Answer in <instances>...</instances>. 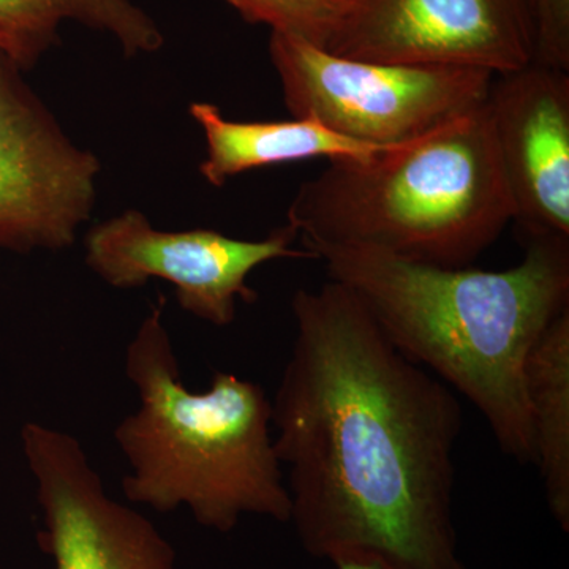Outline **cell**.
I'll return each instance as SVG.
<instances>
[{"instance_id":"cell-13","label":"cell","mask_w":569,"mask_h":569,"mask_svg":"<svg viewBox=\"0 0 569 569\" xmlns=\"http://www.w3.org/2000/svg\"><path fill=\"white\" fill-rule=\"evenodd\" d=\"M533 463L560 529L569 531V309L539 336L526 361Z\"/></svg>"},{"instance_id":"cell-11","label":"cell","mask_w":569,"mask_h":569,"mask_svg":"<svg viewBox=\"0 0 569 569\" xmlns=\"http://www.w3.org/2000/svg\"><path fill=\"white\" fill-rule=\"evenodd\" d=\"M189 112L204 134L206 157L200 173L213 187H223L236 176L258 168L317 157L362 160L387 149L350 140L313 119L231 121L216 104L208 102L190 104Z\"/></svg>"},{"instance_id":"cell-7","label":"cell","mask_w":569,"mask_h":569,"mask_svg":"<svg viewBox=\"0 0 569 569\" xmlns=\"http://www.w3.org/2000/svg\"><path fill=\"white\" fill-rule=\"evenodd\" d=\"M296 239L298 233L290 224L260 241L204 228L162 231L144 213L129 209L88 231L86 264L119 290L164 280L173 284L182 310L224 328L236 320L239 301H257V291L247 283L254 269L279 258H313L307 250L295 249Z\"/></svg>"},{"instance_id":"cell-6","label":"cell","mask_w":569,"mask_h":569,"mask_svg":"<svg viewBox=\"0 0 569 569\" xmlns=\"http://www.w3.org/2000/svg\"><path fill=\"white\" fill-rule=\"evenodd\" d=\"M0 54V249L58 252L91 220L102 164Z\"/></svg>"},{"instance_id":"cell-14","label":"cell","mask_w":569,"mask_h":569,"mask_svg":"<svg viewBox=\"0 0 569 569\" xmlns=\"http://www.w3.org/2000/svg\"><path fill=\"white\" fill-rule=\"evenodd\" d=\"M249 24L328 48L350 0H227Z\"/></svg>"},{"instance_id":"cell-1","label":"cell","mask_w":569,"mask_h":569,"mask_svg":"<svg viewBox=\"0 0 569 569\" xmlns=\"http://www.w3.org/2000/svg\"><path fill=\"white\" fill-rule=\"evenodd\" d=\"M272 406L290 522L307 553L380 569H468L455 523L458 395L400 353L346 284L291 299Z\"/></svg>"},{"instance_id":"cell-3","label":"cell","mask_w":569,"mask_h":569,"mask_svg":"<svg viewBox=\"0 0 569 569\" xmlns=\"http://www.w3.org/2000/svg\"><path fill=\"white\" fill-rule=\"evenodd\" d=\"M163 310L160 296L126 350L138 408L114 429L130 468L123 496L157 512L189 509L194 522L219 533L247 515L290 522L263 387L216 372L204 391L187 388Z\"/></svg>"},{"instance_id":"cell-10","label":"cell","mask_w":569,"mask_h":569,"mask_svg":"<svg viewBox=\"0 0 569 569\" xmlns=\"http://www.w3.org/2000/svg\"><path fill=\"white\" fill-rule=\"evenodd\" d=\"M512 220L527 239H569V73L531 62L488 97Z\"/></svg>"},{"instance_id":"cell-9","label":"cell","mask_w":569,"mask_h":569,"mask_svg":"<svg viewBox=\"0 0 569 569\" xmlns=\"http://www.w3.org/2000/svg\"><path fill=\"white\" fill-rule=\"evenodd\" d=\"M21 448L43 522L37 539L52 568L176 569L171 542L107 492L77 437L29 421Z\"/></svg>"},{"instance_id":"cell-15","label":"cell","mask_w":569,"mask_h":569,"mask_svg":"<svg viewBox=\"0 0 569 569\" xmlns=\"http://www.w3.org/2000/svg\"><path fill=\"white\" fill-rule=\"evenodd\" d=\"M533 62L569 73V0H527Z\"/></svg>"},{"instance_id":"cell-2","label":"cell","mask_w":569,"mask_h":569,"mask_svg":"<svg viewBox=\"0 0 569 569\" xmlns=\"http://www.w3.org/2000/svg\"><path fill=\"white\" fill-rule=\"evenodd\" d=\"M306 250L358 296L400 353L478 408L508 458L533 463L523 373L539 336L569 309V239H530L520 263L505 271L362 247Z\"/></svg>"},{"instance_id":"cell-5","label":"cell","mask_w":569,"mask_h":569,"mask_svg":"<svg viewBox=\"0 0 569 569\" xmlns=\"http://www.w3.org/2000/svg\"><path fill=\"white\" fill-rule=\"evenodd\" d=\"M269 58L293 118L380 148L418 140L482 107L496 77L462 67L358 61L277 32Z\"/></svg>"},{"instance_id":"cell-4","label":"cell","mask_w":569,"mask_h":569,"mask_svg":"<svg viewBox=\"0 0 569 569\" xmlns=\"http://www.w3.org/2000/svg\"><path fill=\"white\" fill-rule=\"evenodd\" d=\"M329 162L288 208L305 250L362 247L466 268L512 222L488 102L418 140Z\"/></svg>"},{"instance_id":"cell-8","label":"cell","mask_w":569,"mask_h":569,"mask_svg":"<svg viewBox=\"0 0 569 569\" xmlns=\"http://www.w3.org/2000/svg\"><path fill=\"white\" fill-rule=\"evenodd\" d=\"M326 50L501 74L533 62V29L527 0H350Z\"/></svg>"},{"instance_id":"cell-12","label":"cell","mask_w":569,"mask_h":569,"mask_svg":"<svg viewBox=\"0 0 569 569\" xmlns=\"http://www.w3.org/2000/svg\"><path fill=\"white\" fill-rule=\"evenodd\" d=\"M67 22L110 36L127 58L164 44L160 26L133 0H0V54L31 70L58 47Z\"/></svg>"},{"instance_id":"cell-16","label":"cell","mask_w":569,"mask_h":569,"mask_svg":"<svg viewBox=\"0 0 569 569\" xmlns=\"http://www.w3.org/2000/svg\"><path fill=\"white\" fill-rule=\"evenodd\" d=\"M337 569H380L377 565L367 563V561H358V560H346L339 561L336 563Z\"/></svg>"}]
</instances>
